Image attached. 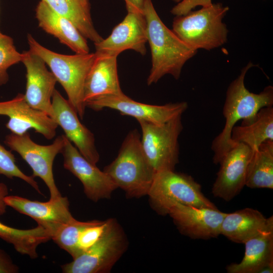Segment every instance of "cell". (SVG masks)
Listing matches in <instances>:
<instances>
[{
  "label": "cell",
  "instance_id": "cell-16",
  "mask_svg": "<svg viewBox=\"0 0 273 273\" xmlns=\"http://www.w3.org/2000/svg\"><path fill=\"white\" fill-rule=\"evenodd\" d=\"M0 115L9 117L6 126L17 135L24 134L33 129L50 140L55 136L58 126L47 114L31 107L22 94L11 100L0 102Z\"/></svg>",
  "mask_w": 273,
  "mask_h": 273
},
{
  "label": "cell",
  "instance_id": "cell-6",
  "mask_svg": "<svg viewBox=\"0 0 273 273\" xmlns=\"http://www.w3.org/2000/svg\"><path fill=\"white\" fill-rule=\"evenodd\" d=\"M147 195L153 208L160 215L168 214L176 204L217 208L192 176L174 170L156 172Z\"/></svg>",
  "mask_w": 273,
  "mask_h": 273
},
{
  "label": "cell",
  "instance_id": "cell-28",
  "mask_svg": "<svg viewBox=\"0 0 273 273\" xmlns=\"http://www.w3.org/2000/svg\"><path fill=\"white\" fill-rule=\"evenodd\" d=\"M21 60L22 53L16 50L12 38L0 32V85L9 80L8 69Z\"/></svg>",
  "mask_w": 273,
  "mask_h": 273
},
{
  "label": "cell",
  "instance_id": "cell-2",
  "mask_svg": "<svg viewBox=\"0 0 273 273\" xmlns=\"http://www.w3.org/2000/svg\"><path fill=\"white\" fill-rule=\"evenodd\" d=\"M143 13L147 23V42L152 57L148 85L156 83L166 74H170L178 79L184 64L196 54L197 50L186 43L166 27L151 0L145 1Z\"/></svg>",
  "mask_w": 273,
  "mask_h": 273
},
{
  "label": "cell",
  "instance_id": "cell-9",
  "mask_svg": "<svg viewBox=\"0 0 273 273\" xmlns=\"http://www.w3.org/2000/svg\"><path fill=\"white\" fill-rule=\"evenodd\" d=\"M65 138V135H61L51 145H40L34 142L27 132L22 135L11 133L6 136L4 142L28 163L33 171L32 176L39 177L44 182L50 191L51 199L62 196L55 184L53 165L57 155L61 153Z\"/></svg>",
  "mask_w": 273,
  "mask_h": 273
},
{
  "label": "cell",
  "instance_id": "cell-21",
  "mask_svg": "<svg viewBox=\"0 0 273 273\" xmlns=\"http://www.w3.org/2000/svg\"><path fill=\"white\" fill-rule=\"evenodd\" d=\"M244 257L239 263L226 267L229 273H260L265 266L273 264V222L244 243Z\"/></svg>",
  "mask_w": 273,
  "mask_h": 273
},
{
  "label": "cell",
  "instance_id": "cell-18",
  "mask_svg": "<svg viewBox=\"0 0 273 273\" xmlns=\"http://www.w3.org/2000/svg\"><path fill=\"white\" fill-rule=\"evenodd\" d=\"M4 201L9 206L20 213L29 216L37 224L52 234L61 225L69 222L75 218L69 211L67 197L61 196L55 199L42 202L32 201L18 196H6Z\"/></svg>",
  "mask_w": 273,
  "mask_h": 273
},
{
  "label": "cell",
  "instance_id": "cell-34",
  "mask_svg": "<svg viewBox=\"0 0 273 273\" xmlns=\"http://www.w3.org/2000/svg\"><path fill=\"white\" fill-rule=\"evenodd\" d=\"M8 194L7 186L2 183H0V215L4 214L6 211V204L4 201L5 197Z\"/></svg>",
  "mask_w": 273,
  "mask_h": 273
},
{
  "label": "cell",
  "instance_id": "cell-7",
  "mask_svg": "<svg viewBox=\"0 0 273 273\" xmlns=\"http://www.w3.org/2000/svg\"><path fill=\"white\" fill-rule=\"evenodd\" d=\"M144 152L156 172L174 170L178 162V137L183 126L181 115L163 123L138 121Z\"/></svg>",
  "mask_w": 273,
  "mask_h": 273
},
{
  "label": "cell",
  "instance_id": "cell-24",
  "mask_svg": "<svg viewBox=\"0 0 273 273\" xmlns=\"http://www.w3.org/2000/svg\"><path fill=\"white\" fill-rule=\"evenodd\" d=\"M231 139L234 144L244 143L252 150L266 141H273L272 106L260 109L250 124L235 126Z\"/></svg>",
  "mask_w": 273,
  "mask_h": 273
},
{
  "label": "cell",
  "instance_id": "cell-3",
  "mask_svg": "<svg viewBox=\"0 0 273 273\" xmlns=\"http://www.w3.org/2000/svg\"><path fill=\"white\" fill-rule=\"evenodd\" d=\"M103 171L128 197L147 195L156 171L144 152L137 129L127 134L117 157Z\"/></svg>",
  "mask_w": 273,
  "mask_h": 273
},
{
  "label": "cell",
  "instance_id": "cell-25",
  "mask_svg": "<svg viewBox=\"0 0 273 273\" xmlns=\"http://www.w3.org/2000/svg\"><path fill=\"white\" fill-rule=\"evenodd\" d=\"M245 186L252 189H273V141H266L253 150Z\"/></svg>",
  "mask_w": 273,
  "mask_h": 273
},
{
  "label": "cell",
  "instance_id": "cell-11",
  "mask_svg": "<svg viewBox=\"0 0 273 273\" xmlns=\"http://www.w3.org/2000/svg\"><path fill=\"white\" fill-rule=\"evenodd\" d=\"M61 153L64 167L81 182L84 193L91 200L109 198L118 188L109 176L88 161L66 136Z\"/></svg>",
  "mask_w": 273,
  "mask_h": 273
},
{
  "label": "cell",
  "instance_id": "cell-23",
  "mask_svg": "<svg viewBox=\"0 0 273 273\" xmlns=\"http://www.w3.org/2000/svg\"><path fill=\"white\" fill-rule=\"evenodd\" d=\"M57 14L72 22L82 35L97 43L102 37L95 28L88 0H41Z\"/></svg>",
  "mask_w": 273,
  "mask_h": 273
},
{
  "label": "cell",
  "instance_id": "cell-31",
  "mask_svg": "<svg viewBox=\"0 0 273 273\" xmlns=\"http://www.w3.org/2000/svg\"><path fill=\"white\" fill-rule=\"evenodd\" d=\"M176 5L171 10L172 14L182 16L188 14L197 6L208 7L212 4V0H173Z\"/></svg>",
  "mask_w": 273,
  "mask_h": 273
},
{
  "label": "cell",
  "instance_id": "cell-17",
  "mask_svg": "<svg viewBox=\"0 0 273 273\" xmlns=\"http://www.w3.org/2000/svg\"><path fill=\"white\" fill-rule=\"evenodd\" d=\"M253 150L244 143H236L224 155L213 185L212 192L216 197L229 201L245 186L247 166Z\"/></svg>",
  "mask_w": 273,
  "mask_h": 273
},
{
  "label": "cell",
  "instance_id": "cell-13",
  "mask_svg": "<svg viewBox=\"0 0 273 273\" xmlns=\"http://www.w3.org/2000/svg\"><path fill=\"white\" fill-rule=\"evenodd\" d=\"M21 62L26 70V91L24 98L32 108L53 117L52 99L57 80L46 67L45 62L28 50L22 53Z\"/></svg>",
  "mask_w": 273,
  "mask_h": 273
},
{
  "label": "cell",
  "instance_id": "cell-15",
  "mask_svg": "<svg viewBox=\"0 0 273 273\" xmlns=\"http://www.w3.org/2000/svg\"><path fill=\"white\" fill-rule=\"evenodd\" d=\"M52 118L62 127L65 135L89 162L96 164L100 155L94 134L80 121L78 115L68 100L55 89L52 99Z\"/></svg>",
  "mask_w": 273,
  "mask_h": 273
},
{
  "label": "cell",
  "instance_id": "cell-30",
  "mask_svg": "<svg viewBox=\"0 0 273 273\" xmlns=\"http://www.w3.org/2000/svg\"><path fill=\"white\" fill-rule=\"evenodd\" d=\"M109 223L105 221L93 220L80 233L77 246L80 255L93 246L103 235Z\"/></svg>",
  "mask_w": 273,
  "mask_h": 273
},
{
  "label": "cell",
  "instance_id": "cell-14",
  "mask_svg": "<svg viewBox=\"0 0 273 273\" xmlns=\"http://www.w3.org/2000/svg\"><path fill=\"white\" fill-rule=\"evenodd\" d=\"M168 214L181 234L193 239H209L221 235V224L226 213L217 208L176 204Z\"/></svg>",
  "mask_w": 273,
  "mask_h": 273
},
{
  "label": "cell",
  "instance_id": "cell-10",
  "mask_svg": "<svg viewBox=\"0 0 273 273\" xmlns=\"http://www.w3.org/2000/svg\"><path fill=\"white\" fill-rule=\"evenodd\" d=\"M85 106L95 111L109 108L120 114L133 117L138 121L163 123L182 114L187 110L186 102L154 105L134 101L124 93L121 95L102 96L85 102Z\"/></svg>",
  "mask_w": 273,
  "mask_h": 273
},
{
  "label": "cell",
  "instance_id": "cell-20",
  "mask_svg": "<svg viewBox=\"0 0 273 273\" xmlns=\"http://www.w3.org/2000/svg\"><path fill=\"white\" fill-rule=\"evenodd\" d=\"M35 16L40 28L76 54L89 53L86 38L74 24L54 12L42 1L37 5Z\"/></svg>",
  "mask_w": 273,
  "mask_h": 273
},
{
  "label": "cell",
  "instance_id": "cell-32",
  "mask_svg": "<svg viewBox=\"0 0 273 273\" xmlns=\"http://www.w3.org/2000/svg\"><path fill=\"white\" fill-rule=\"evenodd\" d=\"M18 270V267L10 257L0 249V273H14Z\"/></svg>",
  "mask_w": 273,
  "mask_h": 273
},
{
  "label": "cell",
  "instance_id": "cell-19",
  "mask_svg": "<svg viewBox=\"0 0 273 273\" xmlns=\"http://www.w3.org/2000/svg\"><path fill=\"white\" fill-rule=\"evenodd\" d=\"M95 54V59L84 84L85 104L86 102L102 96L123 94L118 76L117 56Z\"/></svg>",
  "mask_w": 273,
  "mask_h": 273
},
{
  "label": "cell",
  "instance_id": "cell-22",
  "mask_svg": "<svg viewBox=\"0 0 273 273\" xmlns=\"http://www.w3.org/2000/svg\"><path fill=\"white\" fill-rule=\"evenodd\" d=\"M271 222L272 216L265 218L259 211L246 208L226 213L221 224V235L234 242L244 244Z\"/></svg>",
  "mask_w": 273,
  "mask_h": 273
},
{
  "label": "cell",
  "instance_id": "cell-29",
  "mask_svg": "<svg viewBox=\"0 0 273 273\" xmlns=\"http://www.w3.org/2000/svg\"><path fill=\"white\" fill-rule=\"evenodd\" d=\"M15 162L14 155L0 144V175H4L9 178L14 177L19 178L41 194L34 177L24 173L17 166Z\"/></svg>",
  "mask_w": 273,
  "mask_h": 273
},
{
  "label": "cell",
  "instance_id": "cell-5",
  "mask_svg": "<svg viewBox=\"0 0 273 273\" xmlns=\"http://www.w3.org/2000/svg\"><path fill=\"white\" fill-rule=\"evenodd\" d=\"M229 10L221 3L213 4L176 16L172 31L186 43L198 50H210L227 41L228 30L222 19Z\"/></svg>",
  "mask_w": 273,
  "mask_h": 273
},
{
  "label": "cell",
  "instance_id": "cell-4",
  "mask_svg": "<svg viewBox=\"0 0 273 273\" xmlns=\"http://www.w3.org/2000/svg\"><path fill=\"white\" fill-rule=\"evenodd\" d=\"M29 51L39 56L50 67L64 89L68 100L78 116L83 118L86 108L83 87L86 75L95 59L96 54H61L44 47L31 34L27 35Z\"/></svg>",
  "mask_w": 273,
  "mask_h": 273
},
{
  "label": "cell",
  "instance_id": "cell-12",
  "mask_svg": "<svg viewBox=\"0 0 273 273\" xmlns=\"http://www.w3.org/2000/svg\"><path fill=\"white\" fill-rule=\"evenodd\" d=\"M147 42V23L143 13L129 10L107 38L95 43V53L118 56L125 50H132L145 55Z\"/></svg>",
  "mask_w": 273,
  "mask_h": 273
},
{
  "label": "cell",
  "instance_id": "cell-27",
  "mask_svg": "<svg viewBox=\"0 0 273 273\" xmlns=\"http://www.w3.org/2000/svg\"><path fill=\"white\" fill-rule=\"evenodd\" d=\"M92 221L83 222L74 219L60 226L51 235V239L74 259L80 255L77 246L80 233Z\"/></svg>",
  "mask_w": 273,
  "mask_h": 273
},
{
  "label": "cell",
  "instance_id": "cell-26",
  "mask_svg": "<svg viewBox=\"0 0 273 273\" xmlns=\"http://www.w3.org/2000/svg\"><path fill=\"white\" fill-rule=\"evenodd\" d=\"M0 238L11 244L15 250L32 259L38 257L36 249L40 244L50 240L51 237L47 230L37 224L34 228L20 230L12 228L0 222Z\"/></svg>",
  "mask_w": 273,
  "mask_h": 273
},
{
  "label": "cell",
  "instance_id": "cell-1",
  "mask_svg": "<svg viewBox=\"0 0 273 273\" xmlns=\"http://www.w3.org/2000/svg\"><path fill=\"white\" fill-rule=\"evenodd\" d=\"M249 62L242 70L240 74L229 86L223 107L222 114L225 119L222 131L213 141L211 149L213 152L214 163L219 164L224 155L235 144L231 139L233 127L239 120L241 125L252 122L262 108L273 105V87L266 86L259 94L249 91L245 86L244 79L248 70L255 66Z\"/></svg>",
  "mask_w": 273,
  "mask_h": 273
},
{
  "label": "cell",
  "instance_id": "cell-33",
  "mask_svg": "<svg viewBox=\"0 0 273 273\" xmlns=\"http://www.w3.org/2000/svg\"><path fill=\"white\" fill-rule=\"evenodd\" d=\"M127 11H135L143 13L145 0H124Z\"/></svg>",
  "mask_w": 273,
  "mask_h": 273
},
{
  "label": "cell",
  "instance_id": "cell-8",
  "mask_svg": "<svg viewBox=\"0 0 273 273\" xmlns=\"http://www.w3.org/2000/svg\"><path fill=\"white\" fill-rule=\"evenodd\" d=\"M127 246L124 231L114 219H109L103 235L87 251L63 265L65 273L109 272Z\"/></svg>",
  "mask_w": 273,
  "mask_h": 273
}]
</instances>
